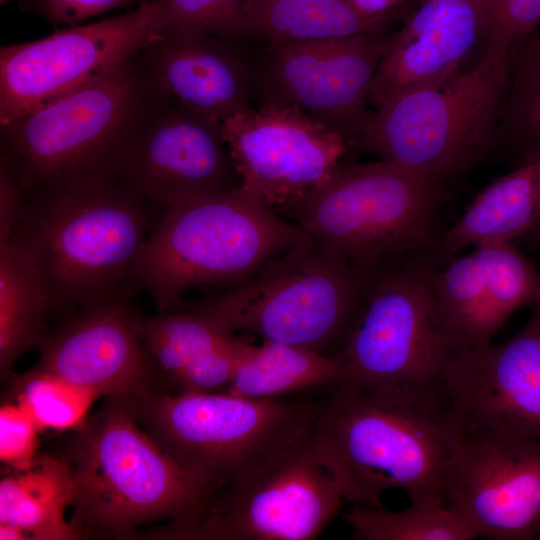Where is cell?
Returning a JSON list of instances; mask_svg holds the SVG:
<instances>
[{
    "mask_svg": "<svg viewBox=\"0 0 540 540\" xmlns=\"http://www.w3.org/2000/svg\"><path fill=\"white\" fill-rule=\"evenodd\" d=\"M443 387L462 434L540 440V300L509 340L458 351Z\"/></svg>",
    "mask_w": 540,
    "mask_h": 540,
    "instance_id": "2e32d148",
    "label": "cell"
},
{
    "mask_svg": "<svg viewBox=\"0 0 540 540\" xmlns=\"http://www.w3.org/2000/svg\"><path fill=\"white\" fill-rule=\"evenodd\" d=\"M495 150L516 165L540 153V28L511 51Z\"/></svg>",
    "mask_w": 540,
    "mask_h": 540,
    "instance_id": "4316f807",
    "label": "cell"
},
{
    "mask_svg": "<svg viewBox=\"0 0 540 540\" xmlns=\"http://www.w3.org/2000/svg\"><path fill=\"white\" fill-rule=\"evenodd\" d=\"M120 181L164 209L242 186L221 122L167 94L140 129Z\"/></svg>",
    "mask_w": 540,
    "mask_h": 540,
    "instance_id": "9a60e30c",
    "label": "cell"
},
{
    "mask_svg": "<svg viewBox=\"0 0 540 540\" xmlns=\"http://www.w3.org/2000/svg\"><path fill=\"white\" fill-rule=\"evenodd\" d=\"M344 498L316 458L309 435L251 476L216 491L190 518L152 538L312 540L337 516Z\"/></svg>",
    "mask_w": 540,
    "mask_h": 540,
    "instance_id": "8fae6325",
    "label": "cell"
},
{
    "mask_svg": "<svg viewBox=\"0 0 540 540\" xmlns=\"http://www.w3.org/2000/svg\"><path fill=\"white\" fill-rule=\"evenodd\" d=\"M389 19H368L351 0H245L243 37L266 44L349 37L381 31Z\"/></svg>",
    "mask_w": 540,
    "mask_h": 540,
    "instance_id": "d4e9b609",
    "label": "cell"
},
{
    "mask_svg": "<svg viewBox=\"0 0 540 540\" xmlns=\"http://www.w3.org/2000/svg\"><path fill=\"white\" fill-rule=\"evenodd\" d=\"M237 41L190 25L153 35L142 54L167 95L220 122L251 108L253 63Z\"/></svg>",
    "mask_w": 540,
    "mask_h": 540,
    "instance_id": "d6986e66",
    "label": "cell"
},
{
    "mask_svg": "<svg viewBox=\"0 0 540 540\" xmlns=\"http://www.w3.org/2000/svg\"><path fill=\"white\" fill-rule=\"evenodd\" d=\"M3 1H5V0H1V2H3Z\"/></svg>",
    "mask_w": 540,
    "mask_h": 540,
    "instance_id": "60d3db41",
    "label": "cell"
},
{
    "mask_svg": "<svg viewBox=\"0 0 540 540\" xmlns=\"http://www.w3.org/2000/svg\"><path fill=\"white\" fill-rule=\"evenodd\" d=\"M368 274L307 234L242 283L192 304L228 332L338 356L359 320Z\"/></svg>",
    "mask_w": 540,
    "mask_h": 540,
    "instance_id": "52a82bcc",
    "label": "cell"
},
{
    "mask_svg": "<svg viewBox=\"0 0 540 540\" xmlns=\"http://www.w3.org/2000/svg\"><path fill=\"white\" fill-rule=\"evenodd\" d=\"M1 540H28L25 532L20 528L6 523H0Z\"/></svg>",
    "mask_w": 540,
    "mask_h": 540,
    "instance_id": "74e56055",
    "label": "cell"
},
{
    "mask_svg": "<svg viewBox=\"0 0 540 540\" xmlns=\"http://www.w3.org/2000/svg\"><path fill=\"white\" fill-rule=\"evenodd\" d=\"M442 503L475 538L531 540L540 534V440L462 434Z\"/></svg>",
    "mask_w": 540,
    "mask_h": 540,
    "instance_id": "5bb4252c",
    "label": "cell"
},
{
    "mask_svg": "<svg viewBox=\"0 0 540 540\" xmlns=\"http://www.w3.org/2000/svg\"><path fill=\"white\" fill-rule=\"evenodd\" d=\"M513 242L516 245L523 244L531 249L540 247V214L532 226Z\"/></svg>",
    "mask_w": 540,
    "mask_h": 540,
    "instance_id": "8d00e7d4",
    "label": "cell"
},
{
    "mask_svg": "<svg viewBox=\"0 0 540 540\" xmlns=\"http://www.w3.org/2000/svg\"><path fill=\"white\" fill-rule=\"evenodd\" d=\"M9 471L0 481V523L20 528L28 540L82 539L65 518L74 486L61 455L39 452L29 468Z\"/></svg>",
    "mask_w": 540,
    "mask_h": 540,
    "instance_id": "603a6c76",
    "label": "cell"
},
{
    "mask_svg": "<svg viewBox=\"0 0 540 540\" xmlns=\"http://www.w3.org/2000/svg\"><path fill=\"white\" fill-rule=\"evenodd\" d=\"M141 428L183 470L215 491L272 463L311 431L310 395L229 392L124 394Z\"/></svg>",
    "mask_w": 540,
    "mask_h": 540,
    "instance_id": "9c48e42d",
    "label": "cell"
},
{
    "mask_svg": "<svg viewBox=\"0 0 540 540\" xmlns=\"http://www.w3.org/2000/svg\"><path fill=\"white\" fill-rule=\"evenodd\" d=\"M57 452L73 477L70 522L81 538L135 536L159 520L180 523L216 492L183 470L141 428L124 394L104 397Z\"/></svg>",
    "mask_w": 540,
    "mask_h": 540,
    "instance_id": "3957f363",
    "label": "cell"
},
{
    "mask_svg": "<svg viewBox=\"0 0 540 540\" xmlns=\"http://www.w3.org/2000/svg\"><path fill=\"white\" fill-rule=\"evenodd\" d=\"M147 1H155V0H147Z\"/></svg>",
    "mask_w": 540,
    "mask_h": 540,
    "instance_id": "ab89813d",
    "label": "cell"
},
{
    "mask_svg": "<svg viewBox=\"0 0 540 540\" xmlns=\"http://www.w3.org/2000/svg\"><path fill=\"white\" fill-rule=\"evenodd\" d=\"M450 256L440 249L368 272L359 320L338 355L351 385L444 388L460 347L437 300L433 276Z\"/></svg>",
    "mask_w": 540,
    "mask_h": 540,
    "instance_id": "30bf717a",
    "label": "cell"
},
{
    "mask_svg": "<svg viewBox=\"0 0 540 540\" xmlns=\"http://www.w3.org/2000/svg\"><path fill=\"white\" fill-rule=\"evenodd\" d=\"M540 214V153L519 163L480 192L439 238L441 251H457L492 241H514Z\"/></svg>",
    "mask_w": 540,
    "mask_h": 540,
    "instance_id": "7402d4cb",
    "label": "cell"
},
{
    "mask_svg": "<svg viewBox=\"0 0 540 540\" xmlns=\"http://www.w3.org/2000/svg\"><path fill=\"white\" fill-rule=\"evenodd\" d=\"M313 391L315 456L337 479L346 501L382 507V493L399 488L411 503H442L461 438L444 388L339 382Z\"/></svg>",
    "mask_w": 540,
    "mask_h": 540,
    "instance_id": "6da1fadb",
    "label": "cell"
},
{
    "mask_svg": "<svg viewBox=\"0 0 540 540\" xmlns=\"http://www.w3.org/2000/svg\"><path fill=\"white\" fill-rule=\"evenodd\" d=\"M221 127L242 187L272 207L320 185L346 154L338 134L296 107L250 108Z\"/></svg>",
    "mask_w": 540,
    "mask_h": 540,
    "instance_id": "e0dca14e",
    "label": "cell"
},
{
    "mask_svg": "<svg viewBox=\"0 0 540 540\" xmlns=\"http://www.w3.org/2000/svg\"><path fill=\"white\" fill-rule=\"evenodd\" d=\"M433 287L460 350L491 343L488 301L473 252L448 257L435 271Z\"/></svg>",
    "mask_w": 540,
    "mask_h": 540,
    "instance_id": "83f0119b",
    "label": "cell"
},
{
    "mask_svg": "<svg viewBox=\"0 0 540 540\" xmlns=\"http://www.w3.org/2000/svg\"><path fill=\"white\" fill-rule=\"evenodd\" d=\"M245 0H157L153 35L170 27L190 25L238 41L243 37Z\"/></svg>",
    "mask_w": 540,
    "mask_h": 540,
    "instance_id": "1f68e13d",
    "label": "cell"
},
{
    "mask_svg": "<svg viewBox=\"0 0 540 540\" xmlns=\"http://www.w3.org/2000/svg\"><path fill=\"white\" fill-rule=\"evenodd\" d=\"M49 296L41 275L12 231L0 237V370L11 367L48 333Z\"/></svg>",
    "mask_w": 540,
    "mask_h": 540,
    "instance_id": "cb8c5ba5",
    "label": "cell"
},
{
    "mask_svg": "<svg viewBox=\"0 0 540 540\" xmlns=\"http://www.w3.org/2000/svg\"><path fill=\"white\" fill-rule=\"evenodd\" d=\"M136 1L141 0H41L40 7L50 21L73 24Z\"/></svg>",
    "mask_w": 540,
    "mask_h": 540,
    "instance_id": "e575fe53",
    "label": "cell"
},
{
    "mask_svg": "<svg viewBox=\"0 0 540 540\" xmlns=\"http://www.w3.org/2000/svg\"><path fill=\"white\" fill-rule=\"evenodd\" d=\"M511 52L484 49L470 68L398 93L383 104L343 160L362 154L449 184L495 150Z\"/></svg>",
    "mask_w": 540,
    "mask_h": 540,
    "instance_id": "8992f818",
    "label": "cell"
},
{
    "mask_svg": "<svg viewBox=\"0 0 540 540\" xmlns=\"http://www.w3.org/2000/svg\"><path fill=\"white\" fill-rule=\"evenodd\" d=\"M156 1L42 39L2 46L1 125L62 98L139 53L153 36Z\"/></svg>",
    "mask_w": 540,
    "mask_h": 540,
    "instance_id": "4fadbf2b",
    "label": "cell"
},
{
    "mask_svg": "<svg viewBox=\"0 0 540 540\" xmlns=\"http://www.w3.org/2000/svg\"><path fill=\"white\" fill-rule=\"evenodd\" d=\"M540 28V0H489L484 49H512Z\"/></svg>",
    "mask_w": 540,
    "mask_h": 540,
    "instance_id": "d6a6232c",
    "label": "cell"
},
{
    "mask_svg": "<svg viewBox=\"0 0 540 540\" xmlns=\"http://www.w3.org/2000/svg\"><path fill=\"white\" fill-rule=\"evenodd\" d=\"M308 233L242 186L164 209L134 262L131 282L159 312L195 287H234Z\"/></svg>",
    "mask_w": 540,
    "mask_h": 540,
    "instance_id": "5b68a950",
    "label": "cell"
},
{
    "mask_svg": "<svg viewBox=\"0 0 540 540\" xmlns=\"http://www.w3.org/2000/svg\"><path fill=\"white\" fill-rule=\"evenodd\" d=\"M150 204L120 180L24 197L12 231L41 275L51 316L133 286L134 262L155 223Z\"/></svg>",
    "mask_w": 540,
    "mask_h": 540,
    "instance_id": "277c9868",
    "label": "cell"
},
{
    "mask_svg": "<svg viewBox=\"0 0 540 540\" xmlns=\"http://www.w3.org/2000/svg\"><path fill=\"white\" fill-rule=\"evenodd\" d=\"M141 342L158 379V391L226 392L234 368L252 343L209 318L170 310L138 317Z\"/></svg>",
    "mask_w": 540,
    "mask_h": 540,
    "instance_id": "44dd1931",
    "label": "cell"
},
{
    "mask_svg": "<svg viewBox=\"0 0 540 540\" xmlns=\"http://www.w3.org/2000/svg\"><path fill=\"white\" fill-rule=\"evenodd\" d=\"M356 540H470L468 526L442 503L416 504L400 512L357 505L344 515Z\"/></svg>",
    "mask_w": 540,
    "mask_h": 540,
    "instance_id": "f546056e",
    "label": "cell"
},
{
    "mask_svg": "<svg viewBox=\"0 0 540 540\" xmlns=\"http://www.w3.org/2000/svg\"><path fill=\"white\" fill-rule=\"evenodd\" d=\"M356 10L368 19L393 18L394 10L403 0H351Z\"/></svg>",
    "mask_w": 540,
    "mask_h": 540,
    "instance_id": "d590c367",
    "label": "cell"
},
{
    "mask_svg": "<svg viewBox=\"0 0 540 540\" xmlns=\"http://www.w3.org/2000/svg\"><path fill=\"white\" fill-rule=\"evenodd\" d=\"M494 335L517 310L540 300V271L512 241L474 246Z\"/></svg>",
    "mask_w": 540,
    "mask_h": 540,
    "instance_id": "f1b7e54d",
    "label": "cell"
},
{
    "mask_svg": "<svg viewBox=\"0 0 540 540\" xmlns=\"http://www.w3.org/2000/svg\"><path fill=\"white\" fill-rule=\"evenodd\" d=\"M165 96L142 50L81 88L1 125V166L24 197L120 180L143 124Z\"/></svg>",
    "mask_w": 540,
    "mask_h": 540,
    "instance_id": "7a4b0ae2",
    "label": "cell"
},
{
    "mask_svg": "<svg viewBox=\"0 0 540 540\" xmlns=\"http://www.w3.org/2000/svg\"><path fill=\"white\" fill-rule=\"evenodd\" d=\"M338 356L275 342L254 345L236 364L226 392L250 398H275L343 382Z\"/></svg>",
    "mask_w": 540,
    "mask_h": 540,
    "instance_id": "484cf974",
    "label": "cell"
},
{
    "mask_svg": "<svg viewBox=\"0 0 540 540\" xmlns=\"http://www.w3.org/2000/svg\"><path fill=\"white\" fill-rule=\"evenodd\" d=\"M383 30L266 44L254 67L258 106L296 107L338 134L346 148L370 123L368 94L386 53Z\"/></svg>",
    "mask_w": 540,
    "mask_h": 540,
    "instance_id": "7c38bea8",
    "label": "cell"
},
{
    "mask_svg": "<svg viewBox=\"0 0 540 540\" xmlns=\"http://www.w3.org/2000/svg\"><path fill=\"white\" fill-rule=\"evenodd\" d=\"M129 286L79 309L38 346L35 368L100 397L158 389L153 364L141 342Z\"/></svg>",
    "mask_w": 540,
    "mask_h": 540,
    "instance_id": "ac0fdd59",
    "label": "cell"
},
{
    "mask_svg": "<svg viewBox=\"0 0 540 540\" xmlns=\"http://www.w3.org/2000/svg\"><path fill=\"white\" fill-rule=\"evenodd\" d=\"M489 0H422L391 34L370 86L378 108L403 91L441 82L483 43Z\"/></svg>",
    "mask_w": 540,
    "mask_h": 540,
    "instance_id": "ffe728a7",
    "label": "cell"
},
{
    "mask_svg": "<svg viewBox=\"0 0 540 540\" xmlns=\"http://www.w3.org/2000/svg\"><path fill=\"white\" fill-rule=\"evenodd\" d=\"M537 540H540V534L538 535Z\"/></svg>",
    "mask_w": 540,
    "mask_h": 540,
    "instance_id": "f35d334b",
    "label": "cell"
},
{
    "mask_svg": "<svg viewBox=\"0 0 540 540\" xmlns=\"http://www.w3.org/2000/svg\"><path fill=\"white\" fill-rule=\"evenodd\" d=\"M10 382V400L31 416L40 432L78 429L100 397L35 367L11 377Z\"/></svg>",
    "mask_w": 540,
    "mask_h": 540,
    "instance_id": "4dcf8cb0",
    "label": "cell"
},
{
    "mask_svg": "<svg viewBox=\"0 0 540 540\" xmlns=\"http://www.w3.org/2000/svg\"><path fill=\"white\" fill-rule=\"evenodd\" d=\"M449 184L379 160H342L303 196L273 207L368 273L440 249L433 225Z\"/></svg>",
    "mask_w": 540,
    "mask_h": 540,
    "instance_id": "ba28073f",
    "label": "cell"
},
{
    "mask_svg": "<svg viewBox=\"0 0 540 540\" xmlns=\"http://www.w3.org/2000/svg\"><path fill=\"white\" fill-rule=\"evenodd\" d=\"M41 433L31 416L8 400L0 407V460L9 470L29 468L39 453Z\"/></svg>",
    "mask_w": 540,
    "mask_h": 540,
    "instance_id": "836d02e7",
    "label": "cell"
}]
</instances>
